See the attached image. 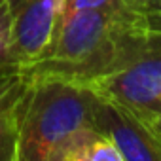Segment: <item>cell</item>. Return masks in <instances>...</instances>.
Masks as SVG:
<instances>
[{
	"label": "cell",
	"instance_id": "cell-4",
	"mask_svg": "<svg viewBox=\"0 0 161 161\" xmlns=\"http://www.w3.org/2000/svg\"><path fill=\"white\" fill-rule=\"evenodd\" d=\"M95 125L119 150L123 161H161V138L133 110L97 93Z\"/></svg>",
	"mask_w": 161,
	"mask_h": 161
},
{
	"label": "cell",
	"instance_id": "cell-12",
	"mask_svg": "<svg viewBox=\"0 0 161 161\" xmlns=\"http://www.w3.org/2000/svg\"><path fill=\"white\" fill-rule=\"evenodd\" d=\"M152 2H153V0H123V4L127 8H131L135 12H140V14H146L148 8L152 6Z\"/></svg>",
	"mask_w": 161,
	"mask_h": 161
},
{
	"label": "cell",
	"instance_id": "cell-13",
	"mask_svg": "<svg viewBox=\"0 0 161 161\" xmlns=\"http://www.w3.org/2000/svg\"><path fill=\"white\" fill-rule=\"evenodd\" d=\"M146 15H155V17H161V0H153L152 6L148 8Z\"/></svg>",
	"mask_w": 161,
	"mask_h": 161
},
{
	"label": "cell",
	"instance_id": "cell-9",
	"mask_svg": "<svg viewBox=\"0 0 161 161\" xmlns=\"http://www.w3.org/2000/svg\"><path fill=\"white\" fill-rule=\"evenodd\" d=\"M119 8H125L123 0H63L61 15L74 12H101V10H119Z\"/></svg>",
	"mask_w": 161,
	"mask_h": 161
},
{
	"label": "cell",
	"instance_id": "cell-11",
	"mask_svg": "<svg viewBox=\"0 0 161 161\" xmlns=\"http://www.w3.org/2000/svg\"><path fill=\"white\" fill-rule=\"evenodd\" d=\"M138 118H142V119L148 123V127H150L153 133H157L159 138H161V108L152 110V112H148V114H144V116H138Z\"/></svg>",
	"mask_w": 161,
	"mask_h": 161
},
{
	"label": "cell",
	"instance_id": "cell-10",
	"mask_svg": "<svg viewBox=\"0 0 161 161\" xmlns=\"http://www.w3.org/2000/svg\"><path fill=\"white\" fill-rule=\"evenodd\" d=\"M27 78L21 72V66H0V101L6 99Z\"/></svg>",
	"mask_w": 161,
	"mask_h": 161
},
{
	"label": "cell",
	"instance_id": "cell-2",
	"mask_svg": "<svg viewBox=\"0 0 161 161\" xmlns=\"http://www.w3.org/2000/svg\"><path fill=\"white\" fill-rule=\"evenodd\" d=\"M97 93L57 78L27 82L19 133V161H63L70 144L95 129Z\"/></svg>",
	"mask_w": 161,
	"mask_h": 161
},
{
	"label": "cell",
	"instance_id": "cell-6",
	"mask_svg": "<svg viewBox=\"0 0 161 161\" xmlns=\"http://www.w3.org/2000/svg\"><path fill=\"white\" fill-rule=\"evenodd\" d=\"M27 82L0 101V161H19V133Z\"/></svg>",
	"mask_w": 161,
	"mask_h": 161
},
{
	"label": "cell",
	"instance_id": "cell-8",
	"mask_svg": "<svg viewBox=\"0 0 161 161\" xmlns=\"http://www.w3.org/2000/svg\"><path fill=\"white\" fill-rule=\"evenodd\" d=\"M0 66H21L14 49L12 15L6 0H0Z\"/></svg>",
	"mask_w": 161,
	"mask_h": 161
},
{
	"label": "cell",
	"instance_id": "cell-7",
	"mask_svg": "<svg viewBox=\"0 0 161 161\" xmlns=\"http://www.w3.org/2000/svg\"><path fill=\"white\" fill-rule=\"evenodd\" d=\"M63 161H123L114 142L97 127L82 133L64 152Z\"/></svg>",
	"mask_w": 161,
	"mask_h": 161
},
{
	"label": "cell",
	"instance_id": "cell-1",
	"mask_svg": "<svg viewBox=\"0 0 161 161\" xmlns=\"http://www.w3.org/2000/svg\"><path fill=\"white\" fill-rule=\"evenodd\" d=\"M150 27L144 14L131 8L74 12L61 15L44 55L21 66L27 80L57 78L87 86L127 63L146 46Z\"/></svg>",
	"mask_w": 161,
	"mask_h": 161
},
{
	"label": "cell",
	"instance_id": "cell-5",
	"mask_svg": "<svg viewBox=\"0 0 161 161\" xmlns=\"http://www.w3.org/2000/svg\"><path fill=\"white\" fill-rule=\"evenodd\" d=\"M12 29L14 49L21 66L38 61L51 44L63 0H6Z\"/></svg>",
	"mask_w": 161,
	"mask_h": 161
},
{
	"label": "cell",
	"instance_id": "cell-3",
	"mask_svg": "<svg viewBox=\"0 0 161 161\" xmlns=\"http://www.w3.org/2000/svg\"><path fill=\"white\" fill-rule=\"evenodd\" d=\"M86 87L118 101L136 116L161 108V31L150 29L144 49L131 63L93 80Z\"/></svg>",
	"mask_w": 161,
	"mask_h": 161
},
{
	"label": "cell",
	"instance_id": "cell-14",
	"mask_svg": "<svg viewBox=\"0 0 161 161\" xmlns=\"http://www.w3.org/2000/svg\"><path fill=\"white\" fill-rule=\"evenodd\" d=\"M144 15H146V14H144ZM146 19H148L150 29H157V31H161V17H155V15H146Z\"/></svg>",
	"mask_w": 161,
	"mask_h": 161
}]
</instances>
